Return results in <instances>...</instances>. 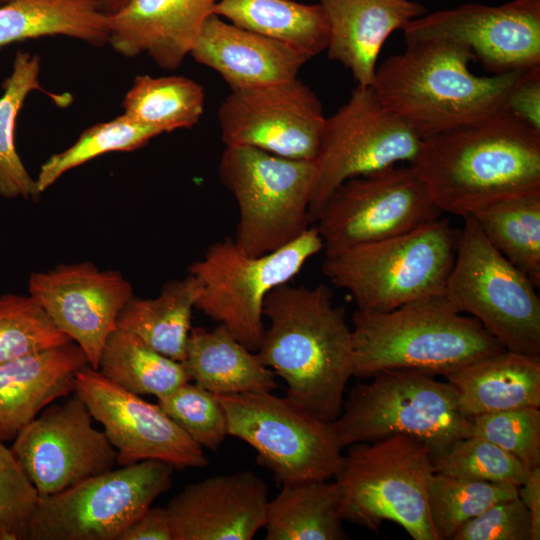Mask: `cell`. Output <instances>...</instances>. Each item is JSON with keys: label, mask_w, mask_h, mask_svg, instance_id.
<instances>
[{"label": "cell", "mask_w": 540, "mask_h": 540, "mask_svg": "<svg viewBox=\"0 0 540 540\" xmlns=\"http://www.w3.org/2000/svg\"><path fill=\"white\" fill-rule=\"evenodd\" d=\"M325 284H282L264 303L269 320L256 351L287 385L286 396L318 418L333 422L353 376V341L345 309L333 304Z\"/></svg>", "instance_id": "cell-1"}, {"label": "cell", "mask_w": 540, "mask_h": 540, "mask_svg": "<svg viewBox=\"0 0 540 540\" xmlns=\"http://www.w3.org/2000/svg\"><path fill=\"white\" fill-rule=\"evenodd\" d=\"M377 66L371 87L380 101L425 139L506 110L521 71L479 76L471 50L440 38L409 40Z\"/></svg>", "instance_id": "cell-3"}, {"label": "cell", "mask_w": 540, "mask_h": 540, "mask_svg": "<svg viewBox=\"0 0 540 540\" xmlns=\"http://www.w3.org/2000/svg\"><path fill=\"white\" fill-rule=\"evenodd\" d=\"M74 394L103 426L117 465L154 459L184 470L209 464L203 448L158 403L123 389L89 364L76 373Z\"/></svg>", "instance_id": "cell-17"}, {"label": "cell", "mask_w": 540, "mask_h": 540, "mask_svg": "<svg viewBox=\"0 0 540 540\" xmlns=\"http://www.w3.org/2000/svg\"><path fill=\"white\" fill-rule=\"evenodd\" d=\"M468 418L524 407L540 408V356L502 350L447 375Z\"/></svg>", "instance_id": "cell-25"}, {"label": "cell", "mask_w": 540, "mask_h": 540, "mask_svg": "<svg viewBox=\"0 0 540 540\" xmlns=\"http://www.w3.org/2000/svg\"><path fill=\"white\" fill-rule=\"evenodd\" d=\"M442 216L410 164L350 178L315 221L325 255L410 232Z\"/></svg>", "instance_id": "cell-14"}, {"label": "cell", "mask_w": 540, "mask_h": 540, "mask_svg": "<svg viewBox=\"0 0 540 540\" xmlns=\"http://www.w3.org/2000/svg\"><path fill=\"white\" fill-rule=\"evenodd\" d=\"M70 341L30 294L0 296V364Z\"/></svg>", "instance_id": "cell-37"}, {"label": "cell", "mask_w": 540, "mask_h": 540, "mask_svg": "<svg viewBox=\"0 0 540 540\" xmlns=\"http://www.w3.org/2000/svg\"><path fill=\"white\" fill-rule=\"evenodd\" d=\"M74 394L50 404L13 439L10 448L40 497L54 495L114 468L117 452L96 429Z\"/></svg>", "instance_id": "cell-16"}, {"label": "cell", "mask_w": 540, "mask_h": 540, "mask_svg": "<svg viewBox=\"0 0 540 540\" xmlns=\"http://www.w3.org/2000/svg\"><path fill=\"white\" fill-rule=\"evenodd\" d=\"M191 381L215 394L272 392L275 373L225 326L191 328L184 360Z\"/></svg>", "instance_id": "cell-26"}, {"label": "cell", "mask_w": 540, "mask_h": 540, "mask_svg": "<svg viewBox=\"0 0 540 540\" xmlns=\"http://www.w3.org/2000/svg\"><path fill=\"white\" fill-rule=\"evenodd\" d=\"M313 161L273 155L247 146H225L219 176L234 196L239 218L236 245L246 254L273 252L297 239L311 224Z\"/></svg>", "instance_id": "cell-8"}, {"label": "cell", "mask_w": 540, "mask_h": 540, "mask_svg": "<svg viewBox=\"0 0 540 540\" xmlns=\"http://www.w3.org/2000/svg\"><path fill=\"white\" fill-rule=\"evenodd\" d=\"M160 135L125 114L90 126L67 149L51 155L42 165L36 185L42 193L65 172L109 152H130L141 148Z\"/></svg>", "instance_id": "cell-36"}, {"label": "cell", "mask_w": 540, "mask_h": 540, "mask_svg": "<svg viewBox=\"0 0 540 540\" xmlns=\"http://www.w3.org/2000/svg\"><path fill=\"white\" fill-rule=\"evenodd\" d=\"M39 499L11 449L0 441V540H26Z\"/></svg>", "instance_id": "cell-41"}, {"label": "cell", "mask_w": 540, "mask_h": 540, "mask_svg": "<svg viewBox=\"0 0 540 540\" xmlns=\"http://www.w3.org/2000/svg\"><path fill=\"white\" fill-rule=\"evenodd\" d=\"M269 500L250 470L189 484L166 507L173 540H250L265 526Z\"/></svg>", "instance_id": "cell-20"}, {"label": "cell", "mask_w": 540, "mask_h": 540, "mask_svg": "<svg viewBox=\"0 0 540 540\" xmlns=\"http://www.w3.org/2000/svg\"><path fill=\"white\" fill-rule=\"evenodd\" d=\"M325 120L318 96L298 78L231 90L218 110L225 146L296 160L315 159Z\"/></svg>", "instance_id": "cell-15"}, {"label": "cell", "mask_w": 540, "mask_h": 540, "mask_svg": "<svg viewBox=\"0 0 540 540\" xmlns=\"http://www.w3.org/2000/svg\"><path fill=\"white\" fill-rule=\"evenodd\" d=\"M506 110L540 132V65L520 72L510 91Z\"/></svg>", "instance_id": "cell-43"}, {"label": "cell", "mask_w": 540, "mask_h": 540, "mask_svg": "<svg viewBox=\"0 0 540 540\" xmlns=\"http://www.w3.org/2000/svg\"><path fill=\"white\" fill-rule=\"evenodd\" d=\"M9 1H11V0H0V6L8 3Z\"/></svg>", "instance_id": "cell-47"}, {"label": "cell", "mask_w": 540, "mask_h": 540, "mask_svg": "<svg viewBox=\"0 0 540 540\" xmlns=\"http://www.w3.org/2000/svg\"><path fill=\"white\" fill-rule=\"evenodd\" d=\"M38 55L17 51L12 71L2 83L0 96V196L7 199L37 200L40 196L36 180L25 168L15 146V124L25 99L33 90L43 89L39 83Z\"/></svg>", "instance_id": "cell-34"}, {"label": "cell", "mask_w": 540, "mask_h": 540, "mask_svg": "<svg viewBox=\"0 0 540 540\" xmlns=\"http://www.w3.org/2000/svg\"><path fill=\"white\" fill-rule=\"evenodd\" d=\"M322 250L324 243L316 226L284 247L258 256L243 252L233 239L217 241L188 268V274L201 285L195 308L256 352L265 333L267 296L289 283Z\"/></svg>", "instance_id": "cell-9"}, {"label": "cell", "mask_w": 540, "mask_h": 540, "mask_svg": "<svg viewBox=\"0 0 540 540\" xmlns=\"http://www.w3.org/2000/svg\"><path fill=\"white\" fill-rule=\"evenodd\" d=\"M119 540H173L166 507H149L126 530Z\"/></svg>", "instance_id": "cell-44"}, {"label": "cell", "mask_w": 540, "mask_h": 540, "mask_svg": "<svg viewBox=\"0 0 540 540\" xmlns=\"http://www.w3.org/2000/svg\"><path fill=\"white\" fill-rule=\"evenodd\" d=\"M451 540H532L531 515L519 496L503 500L463 524Z\"/></svg>", "instance_id": "cell-42"}, {"label": "cell", "mask_w": 540, "mask_h": 540, "mask_svg": "<svg viewBox=\"0 0 540 540\" xmlns=\"http://www.w3.org/2000/svg\"><path fill=\"white\" fill-rule=\"evenodd\" d=\"M518 496L519 487L512 484L435 472L428 485V507L438 540H451L463 524L493 504Z\"/></svg>", "instance_id": "cell-35"}, {"label": "cell", "mask_w": 540, "mask_h": 540, "mask_svg": "<svg viewBox=\"0 0 540 540\" xmlns=\"http://www.w3.org/2000/svg\"><path fill=\"white\" fill-rule=\"evenodd\" d=\"M28 291L97 370L105 341L134 296L133 286L120 272L99 269L89 261L35 272Z\"/></svg>", "instance_id": "cell-19"}, {"label": "cell", "mask_w": 540, "mask_h": 540, "mask_svg": "<svg viewBox=\"0 0 540 540\" xmlns=\"http://www.w3.org/2000/svg\"><path fill=\"white\" fill-rule=\"evenodd\" d=\"M174 467L144 460L40 497L26 540H119L172 484Z\"/></svg>", "instance_id": "cell-12"}, {"label": "cell", "mask_w": 540, "mask_h": 540, "mask_svg": "<svg viewBox=\"0 0 540 540\" xmlns=\"http://www.w3.org/2000/svg\"><path fill=\"white\" fill-rule=\"evenodd\" d=\"M102 9L108 14H113L127 4L129 0H97Z\"/></svg>", "instance_id": "cell-46"}, {"label": "cell", "mask_w": 540, "mask_h": 540, "mask_svg": "<svg viewBox=\"0 0 540 540\" xmlns=\"http://www.w3.org/2000/svg\"><path fill=\"white\" fill-rule=\"evenodd\" d=\"M405 41L440 38L468 47L493 74L540 65V0L469 3L410 21Z\"/></svg>", "instance_id": "cell-18"}, {"label": "cell", "mask_w": 540, "mask_h": 540, "mask_svg": "<svg viewBox=\"0 0 540 540\" xmlns=\"http://www.w3.org/2000/svg\"><path fill=\"white\" fill-rule=\"evenodd\" d=\"M56 35L103 45L109 14L97 0H11L0 6V48Z\"/></svg>", "instance_id": "cell-27"}, {"label": "cell", "mask_w": 540, "mask_h": 540, "mask_svg": "<svg viewBox=\"0 0 540 540\" xmlns=\"http://www.w3.org/2000/svg\"><path fill=\"white\" fill-rule=\"evenodd\" d=\"M201 291L191 274L165 283L155 298L133 296L117 319V328L133 333L157 352L182 362L192 312Z\"/></svg>", "instance_id": "cell-28"}, {"label": "cell", "mask_w": 540, "mask_h": 540, "mask_svg": "<svg viewBox=\"0 0 540 540\" xmlns=\"http://www.w3.org/2000/svg\"><path fill=\"white\" fill-rule=\"evenodd\" d=\"M98 370L129 392L157 399L191 381L182 362L157 352L133 333L119 328L106 339Z\"/></svg>", "instance_id": "cell-32"}, {"label": "cell", "mask_w": 540, "mask_h": 540, "mask_svg": "<svg viewBox=\"0 0 540 540\" xmlns=\"http://www.w3.org/2000/svg\"><path fill=\"white\" fill-rule=\"evenodd\" d=\"M158 405L202 448L216 451L228 435L227 418L216 394L188 381L158 398Z\"/></svg>", "instance_id": "cell-39"}, {"label": "cell", "mask_w": 540, "mask_h": 540, "mask_svg": "<svg viewBox=\"0 0 540 540\" xmlns=\"http://www.w3.org/2000/svg\"><path fill=\"white\" fill-rule=\"evenodd\" d=\"M328 22L329 59L348 68L357 85L371 86L386 39L425 13L409 0H319Z\"/></svg>", "instance_id": "cell-23"}, {"label": "cell", "mask_w": 540, "mask_h": 540, "mask_svg": "<svg viewBox=\"0 0 540 540\" xmlns=\"http://www.w3.org/2000/svg\"><path fill=\"white\" fill-rule=\"evenodd\" d=\"M190 55L215 70L231 90L296 79L311 59L288 44L243 29L215 14L204 23Z\"/></svg>", "instance_id": "cell-22"}, {"label": "cell", "mask_w": 540, "mask_h": 540, "mask_svg": "<svg viewBox=\"0 0 540 540\" xmlns=\"http://www.w3.org/2000/svg\"><path fill=\"white\" fill-rule=\"evenodd\" d=\"M216 396L228 435L250 445L280 484L330 480L338 472L343 449L331 422L270 391Z\"/></svg>", "instance_id": "cell-11"}, {"label": "cell", "mask_w": 540, "mask_h": 540, "mask_svg": "<svg viewBox=\"0 0 540 540\" xmlns=\"http://www.w3.org/2000/svg\"><path fill=\"white\" fill-rule=\"evenodd\" d=\"M410 165L442 213L463 217L540 190V132L505 110L422 139Z\"/></svg>", "instance_id": "cell-2"}, {"label": "cell", "mask_w": 540, "mask_h": 540, "mask_svg": "<svg viewBox=\"0 0 540 540\" xmlns=\"http://www.w3.org/2000/svg\"><path fill=\"white\" fill-rule=\"evenodd\" d=\"M443 295L478 320L506 350L540 356V298L533 282L462 217Z\"/></svg>", "instance_id": "cell-10"}, {"label": "cell", "mask_w": 540, "mask_h": 540, "mask_svg": "<svg viewBox=\"0 0 540 540\" xmlns=\"http://www.w3.org/2000/svg\"><path fill=\"white\" fill-rule=\"evenodd\" d=\"M519 498L530 512L532 540L540 539V466L532 469L519 487Z\"/></svg>", "instance_id": "cell-45"}, {"label": "cell", "mask_w": 540, "mask_h": 540, "mask_svg": "<svg viewBox=\"0 0 540 540\" xmlns=\"http://www.w3.org/2000/svg\"><path fill=\"white\" fill-rule=\"evenodd\" d=\"M458 231L438 218L410 232L325 255L323 274L357 309L385 312L442 295Z\"/></svg>", "instance_id": "cell-6"}, {"label": "cell", "mask_w": 540, "mask_h": 540, "mask_svg": "<svg viewBox=\"0 0 540 540\" xmlns=\"http://www.w3.org/2000/svg\"><path fill=\"white\" fill-rule=\"evenodd\" d=\"M204 105V89L192 79L139 75L124 97L123 114L162 134L198 124Z\"/></svg>", "instance_id": "cell-33"}, {"label": "cell", "mask_w": 540, "mask_h": 540, "mask_svg": "<svg viewBox=\"0 0 540 540\" xmlns=\"http://www.w3.org/2000/svg\"><path fill=\"white\" fill-rule=\"evenodd\" d=\"M218 0H129L109 14L108 43L134 57L146 53L160 68L177 69L191 53Z\"/></svg>", "instance_id": "cell-21"}, {"label": "cell", "mask_w": 540, "mask_h": 540, "mask_svg": "<svg viewBox=\"0 0 540 540\" xmlns=\"http://www.w3.org/2000/svg\"><path fill=\"white\" fill-rule=\"evenodd\" d=\"M436 473L520 487L530 471L514 456L494 443L471 435L433 456Z\"/></svg>", "instance_id": "cell-38"}, {"label": "cell", "mask_w": 540, "mask_h": 540, "mask_svg": "<svg viewBox=\"0 0 540 540\" xmlns=\"http://www.w3.org/2000/svg\"><path fill=\"white\" fill-rule=\"evenodd\" d=\"M506 259L540 286V190L490 203L470 214Z\"/></svg>", "instance_id": "cell-31"}, {"label": "cell", "mask_w": 540, "mask_h": 540, "mask_svg": "<svg viewBox=\"0 0 540 540\" xmlns=\"http://www.w3.org/2000/svg\"><path fill=\"white\" fill-rule=\"evenodd\" d=\"M346 448L334 476L343 521L369 530L391 521L414 540H438L428 507L430 448L403 434Z\"/></svg>", "instance_id": "cell-5"}, {"label": "cell", "mask_w": 540, "mask_h": 540, "mask_svg": "<svg viewBox=\"0 0 540 540\" xmlns=\"http://www.w3.org/2000/svg\"><path fill=\"white\" fill-rule=\"evenodd\" d=\"M472 435L499 446L529 471L540 466V410L524 407L476 415Z\"/></svg>", "instance_id": "cell-40"}, {"label": "cell", "mask_w": 540, "mask_h": 540, "mask_svg": "<svg viewBox=\"0 0 540 540\" xmlns=\"http://www.w3.org/2000/svg\"><path fill=\"white\" fill-rule=\"evenodd\" d=\"M422 139L388 109L371 86L357 85L348 101L326 118L315 159L316 175L310 219L330 194L346 180L377 172L416 158Z\"/></svg>", "instance_id": "cell-13"}, {"label": "cell", "mask_w": 540, "mask_h": 540, "mask_svg": "<svg viewBox=\"0 0 540 540\" xmlns=\"http://www.w3.org/2000/svg\"><path fill=\"white\" fill-rule=\"evenodd\" d=\"M213 14L243 29L288 44L310 58L326 50L328 45V22L319 3L218 0Z\"/></svg>", "instance_id": "cell-29"}, {"label": "cell", "mask_w": 540, "mask_h": 540, "mask_svg": "<svg viewBox=\"0 0 540 540\" xmlns=\"http://www.w3.org/2000/svg\"><path fill=\"white\" fill-rule=\"evenodd\" d=\"M266 540H343L336 483L328 480L282 485L269 500Z\"/></svg>", "instance_id": "cell-30"}, {"label": "cell", "mask_w": 540, "mask_h": 540, "mask_svg": "<svg viewBox=\"0 0 540 540\" xmlns=\"http://www.w3.org/2000/svg\"><path fill=\"white\" fill-rule=\"evenodd\" d=\"M87 364L73 341L0 364V441L13 440L53 401L74 393L76 373Z\"/></svg>", "instance_id": "cell-24"}, {"label": "cell", "mask_w": 540, "mask_h": 540, "mask_svg": "<svg viewBox=\"0 0 540 540\" xmlns=\"http://www.w3.org/2000/svg\"><path fill=\"white\" fill-rule=\"evenodd\" d=\"M357 383L331 422L342 449L395 434L425 443L432 456L472 435L452 386L417 369H387Z\"/></svg>", "instance_id": "cell-7"}, {"label": "cell", "mask_w": 540, "mask_h": 540, "mask_svg": "<svg viewBox=\"0 0 540 540\" xmlns=\"http://www.w3.org/2000/svg\"><path fill=\"white\" fill-rule=\"evenodd\" d=\"M353 376L417 369L443 377L505 348L475 318L444 297L419 299L390 311L352 315Z\"/></svg>", "instance_id": "cell-4"}]
</instances>
